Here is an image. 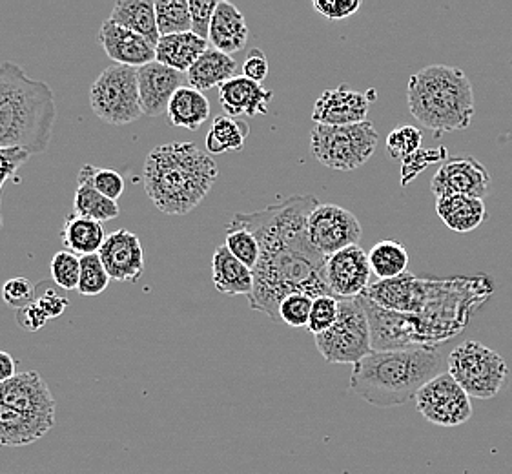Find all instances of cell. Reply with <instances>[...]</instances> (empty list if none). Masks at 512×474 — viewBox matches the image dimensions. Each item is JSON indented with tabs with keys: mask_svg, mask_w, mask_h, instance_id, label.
<instances>
[{
	"mask_svg": "<svg viewBox=\"0 0 512 474\" xmlns=\"http://www.w3.org/2000/svg\"><path fill=\"white\" fill-rule=\"evenodd\" d=\"M314 196H292L252 214H236L228 225L250 230L261 248L254 274L250 309L279 321L281 301L303 292L310 298L328 294L327 258L312 245L308 217L319 207Z\"/></svg>",
	"mask_w": 512,
	"mask_h": 474,
	"instance_id": "cell-1",
	"label": "cell"
},
{
	"mask_svg": "<svg viewBox=\"0 0 512 474\" xmlns=\"http://www.w3.org/2000/svg\"><path fill=\"white\" fill-rule=\"evenodd\" d=\"M491 294L487 278L432 281L403 274L401 278L372 283L363 296L383 309L420 316L440 341H445L465 329L474 310Z\"/></svg>",
	"mask_w": 512,
	"mask_h": 474,
	"instance_id": "cell-2",
	"label": "cell"
},
{
	"mask_svg": "<svg viewBox=\"0 0 512 474\" xmlns=\"http://www.w3.org/2000/svg\"><path fill=\"white\" fill-rule=\"evenodd\" d=\"M219 168L194 143L155 146L144 163V190L157 210L186 216L216 185Z\"/></svg>",
	"mask_w": 512,
	"mask_h": 474,
	"instance_id": "cell-3",
	"label": "cell"
},
{
	"mask_svg": "<svg viewBox=\"0 0 512 474\" xmlns=\"http://www.w3.org/2000/svg\"><path fill=\"white\" fill-rule=\"evenodd\" d=\"M445 354L438 347L372 351L354 365L350 391L374 407H398L416 398L421 387L443 374Z\"/></svg>",
	"mask_w": 512,
	"mask_h": 474,
	"instance_id": "cell-4",
	"label": "cell"
},
{
	"mask_svg": "<svg viewBox=\"0 0 512 474\" xmlns=\"http://www.w3.org/2000/svg\"><path fill=\"white\" fill-rule=\"evenodd\" d=\"M57 121L53 90L15 62L0 64V148L46 152Z\"/></svg>",
	"mask_w": 512,
	"mask_h": 474,
	"instance_id": "cell-5",
	"label": "cell"
},
{
	"mask_svg": "<svg viewBox=\"0 0 512 474\" xmlns=\"http://www.w3.org/2000/svg\"><path fill=\"white\" fill-rule=\"evenodd\" d=\"M407 103L412 117L436 135L467 130L476 114L467 73L445 64L427 66L410 77Z\"/></svg>",
	"mask_w": 512,
	"mask_h": 474,
	"instance_id": "cell-6",
	"label": "cell"
},
{
	"mask_svg": "<svg viewBox=\"0 0 512 474\" xmlns=\"http://www.w3.org/2000/svg\"><path fill=\"white\" fill-rule=\"evenodd\" d=\"M378 143V130L372 121L350 126L316 124L310 132V152L319 165L341 172H352L365 165Z\"/></svg>",
	"mask_w": 512,
	"mask_h": 474,
	"instance_id": "cell-7",
	"label": "cell"
},
{
	"mask_svg": "<svg viewBox=\"0 0 512 474\" xmlns=\"http://www.w3.org/2000/svg\"><path fill=\"white\" fill-rule=\"evenodd\" d=\"M447 372L471 398L491 400L502 392L509 367L496 351L480 341H463L447 356Z\"/></svg>",
	"mask_w": 512,
	"mask_h": 474,
	"instance_id": "cell-8",
	"label": "cell"
},
{
	"mask_svg": "<svg viewBox=\"0 0 512 474\" xmlns=\"http://www.w3.org/2000/svg\"><path fill=\"white\" fill-rule=\"evenodd\" d=\"M316 347L330 365H356L374 351L369 316L361 299H339L338 320L316 336Z\"/></svg>",
	"mask_w": 512,
	"mask_h": 474,
	"instance_id": "cell-9",
	"label": "cell"
},
{
	"mask_svg": "<svg viewBox=\"0 0 512 474\" xmlns=\"http://www.w3.org/2000/svg\"><path fill=\"white\" fill-rule=\"evenodd\" d=\"M92 110L113 126L135 123L143 117L137 68L112 64L97 77L90 92Z\"/></svg>",
	"mask_w": 512,
	"mask_h": 474,
	"instance_id": "cell-10",
	"label": "cell"
},
{
	"mask_svg": "<svg viewBox=\"0 0 512 474\" xmlns=\"http://www.w3.org/2000/svg\"><path fill=\"white\" fill-rule=\"evenodd\" d=\"M416 409L427 422L440 427H458L472 418L471 396L449 372L425 383L416 394Z\"/></svg>",
	"mask_w": 512,
	"mask_h": 474,
	"instance_id": "cell-11",
	"label": "cell"
},
{
	"mask_svg": "<svg viewBox=\"0 0 512 474\" xmlns=\"http://www.w3.org/2000/svg\"><path fill=\"white\" fill-rule=\"evenodd\" d=\"M361 234L358 217L339 205H319L308 217L310 241L325 258L359 245Z\"/></svg>",
	"mask_w": 512,
	"mask_h": 474,
	"instance_id": "cell-12",
	"label": "cell"
},
{
	"mask_svg": "<svg viewBox=\"0 0 512 474\" xmlns=\"http://www.w3.org/2000/svg\"><path fill=\"white\" fill-rule=\"evenodd\" d=\"M0 403L39 422L55 425L57 402L39 372H17L0 385Z\"/></svg>",
	"mask_w": 512,
	"mask_h": 474,
	"instance_id": "cell-13",
	"label": "cell"
},
{
	"mask_svg": "<svg viewBox=\"0 0 512 474\" xmlns=\"http://www.w3.org/2000/svg\"><path fill=\"white\" fill-rule=\"evenodd\" d=\"M372 270L369 254L359 247L345 248L327 258L325 281L328 294L336 299H358L369 290Z\"/></svg>",
	"mask_w": 512,
	"mask_h": 474,
	"instance_id": "cell-14",
	"label": "cell"
},
{
	"mask_svg": "<svg viewBox=\"0 0 512 474\" xmlns=\"http://www.w3.org/2000/svg\"><path fill=\"white\" fill-rule=\"evenodd\" d=\"M431 190L436 199L447 196L485 199L491 192V176L474 157L449 159L432 177Z\"/></svg>",
	"mask_w": 512,
	"mask_h": 474,
	"instance_id": "cell-15",
	"label": "cell"
},
{
	"mask_svg": "<svg viewBox=\"0 0 512 474\" xmlns=\"http://www.w3.org/2000/svg\"><path fill=\"white\" fill-rule=\"evenodd\" d=\"M370 101L367 93L358 92L347 84L325 90L314 104L312 119L323 126H350L369 121Z\"/></svg>",
	"mask_w": 512,
	"mask_h": 474,
	"instance_id": "cell-16",
	"label": "cell"
},
{
	"mask_svg": "<svg viewBox=\"0 0 512 474\" xmlns=\"http://www.w3.org/2000/svg\"><path fill=\"white\" fill-rule=\"evenodd\" d=\"M110 278L121 283H137L144 272V250L141 239L134 232L121 228L106 237L99 250Z\"/></svg>",
	"mask_w": 512,
	"mask_h": 474,
	"instance_id": "cell-17",
	"label": "cell"
},
{
	"mask_svg": "<svg viewBox=\"0 0 512 474\" xmlns=\"http://www.w3.org/2000/svg\"><path fill=\"white\" fill-rule=\"evenodd\" d=\"M141 108L146 117H155L168 110L174 93L188 83L186 73L175 72L161 62H150L137 68Z\"/></svg>",
	"mask_w": 512,
	"mask_h": 474,
	"instance_id": "cell-18",
	"label": "cell"
},
{
	"mask_svg": "<svg viewBox=\"0 0 512 474\" xmlns=\"http://www.w3.org/2000/svg\"><path fill=\"white\" fill-rule=\"evenodd\" d=\"M99 44L103 46L106 55L119 66L141 68L155 61L154 44L110 19L103 22L99 30Z\"/></svg>",
	"mask_w": 512,
	"mask_h": 474,
	"instance_id": "cell-19",
	"label": "cell"
},
{
	"mask_svg": "<svg viewBox=\"0 0 512 474\" xmlns=\"http://www.w3.org/2000/svg\"><path fill=\"white\" fill-rule=\"evenodd\" d=\"M274 92L263 84L254 83L243 75H236L219 88V103L228 117H257L267 115Z\"/></svg>",
	"mask_w": 512,
	"mask_h": 474,
	"instance_id": "cell-20",
	"label": "cell"
},
{
	"mask_svg": "<svg viewBox=\"0 0 512 474\" xmlns=\"http://www.w3.org/2000/svg\"><path fill=\"white\" fill-rule=\"evenodd\" d=\"M208 41L217 52L234 55L241 52L248 42V24L245 15L239 11L232 2H219L217 4Z\"/></svg>",
	"mask_w": 512,
	"mask_h": 474,
	"instance_id": "cell-21",
	"label": "cell"
},
{
	"mask_svg": "<svg viewBox=\"0 0 512 474\" xmlns=\"http://www.w3.org/2000/svg\"><path fill=\"white\" fill-rule=\"evenodd\" d=\"M208 50V41L192 31L161 37L155 46V61L175 72L188 73L199 57Z\"/></svg>",
	"mask_w": 512,
	"mask_h": 474,
	"instance_id": "cell-22",
	"label": "cell"
},
{
	"mask_svg": "<svg viewBox=\"0 0 512 474\" xmlns=\"http://www.w3.org/2000/svg\"><path fill=\"white\" fill-rule=\"evenodd\" d=\"M436 212L443 225L456 234H469L489 217L483 199L467 196H447L436 199Z\"/></svg>",
	"mask_w": 512,
	"mask_h": 474,
	"instance_id": "cell-23",
	"label": "cell"
},
{
	"mask_svg": "<svg viewBox=\"0 0 512 474\" xmlns=\"http://www.w3.org/2000/svg\"><path fill=\"white\" fill-rule=\"evenodd\" d=\"M212 276L217 292L226 296H250L254 290V274L230 250L221 245L212 258Z\"/></svg>",
	"mask_w": 512,
	"mask_h": 474,
	"instance_id": "cell-24",
	"label": "cell"
},
{
	"mask_svg": "<svg viewBox=\"0 0 512 474\" xmlns=\"http://www.w3.org/2000/svg\"><path fill=\"white\" fill-rule=\"evenodd\" d=\"M236 72L237 62L232 55L208 48L199 57V61L190 68V72L186 73V79L188 86L205 93L206 90H212L217 86L221 88L223 84L236 77Z\"/></svg>",
	"mask_w": 512,
	"mask_h": 474,
	"instance_id": "cell-25",
	"label": "cell"
},
{
	"mask_svg": "<svg viewBox=\"0 0 512 474\" xmlns=\"http://www.w3.org/2000/svg\"><path fill=\"white\" fill-rule=\"evenodd\" d=\"M110 21L134 31L154 46L161 39L155 17V2L152 0H119L113 6Z\"/></svg>",
	"mask_w": 512,
	"mask_h": 474,
	"instance_id": "cell-26",
	"label": "cell"
},
{
	"mask_svg": "<svg viewBox=\"0 0 512 474\" xmlns=\"http://www.w3.org/2000/svg\"><path fill=\"white\" fill-rule=\"evenodd\" d=\"M52 425L39 422L0 403V445L26 447L35 444L52 431Z\"/></svg>",
	"mask_w": 512,
	"mask_h": 474,
	"instance_id": "cell-27",
	"label": "cell"
},
{
	"mask_svg": "<svg viewBox=\"0 0 512 474\" xmlns=\"http://www.w3.org/2000/svg\"><path fill=\"white\" fill-rule=\"evenodd\" d=\"M106 237L103 223L93 221L90 217L77 216L75 212L66 217L62 227V245L79 258L99 254Z\"/></svg>",
	"mask_w": 512,
	"mask_h": 474,
	"instance_id": "cell-28",
	"label": "cell"
},
{
	"mask_svg": "<svg viewBox=\"0 0 512 474\" xmlns=\"http://www.w3.org/2000/svg\"><path fill=\"white\" fill-rule=\"evenodd\" d=\"M166 114H168L170 123L177 128L197 130L210 117V103H208L205 93L195 90L192 86H183L174 93Z\"/></svg>",
	"mask_w": 512,
	"mask_h": 474,
	"instance_id": "cell-29",
	"label": "cell"
},
{
	"mask_svg": "<svg viewBox=\"0 0 512 474\" xmlns=\"http://www.w3.org/2000/svg\"><path fill=\"white\" fill-rule=\"evenodd\" d=\"M370 270L378 281H390L407 274L409 252L400 241H379L369 252Z\"/></svg>",
	"mask_w": 512,
	"mask_h": 474,
	"instance_id": "cell-30",
	"label": "cell"
},
{
	"mask_svg": "<svg viewBox=\"0 0 512 474\" xmlns=\"http://www.w3.org/2000/svg\"><path fill=\"white\" fill-rule=\"evenodd\" d=\"M248 134H250L248 124L228 115H219L214 119L212 128L206 135V150L208 154L214 155L241 152Z\"/></svg>",
	"mask_w": 512,
	"mask_h": 474,
	"instance_id": "cell-31",
	"label": "cell"
},
{
	"mask_svg": "<svg viewBox=\"0 0 512 474\" xmlns=\"http://www.w3.org/2000/svg\"><path fill=\"white\" fill-rule=\"evenodd\" d=\"M75 214L82 217H90L99 223H108L121 214L117 203L99 194L88 183H77L75 192Z\"/></svg>",
	"mask_w": 512,
	"mask_h": 474,
	"instance_id": "cell-32",
	"label": "cell"
},
{
	"mask_svg": "<svg viewBox=\"0 0 512 474\" xmlns=\"http://www.w3.org/2000/svg\"><path fill=\"white\" fill-rule=\"evenodd\" d=\"M155 17L161 37L192 31L190 6L186 0H157Z\"/></svg>",
	"mask_w": 512,
	"mask_h": 474,
	"instance_id": "cell-33",
	"label": "cell"
},
{
	"mask_svg": "<svg viewBox=\"0 0 512 474\" xmlns=\"http://www.w3.org/2000/svg\"><path fill=\"white\" fill-rule=\"evenodd\" d=\"M77 183H88L92 185L99 194L112 199L117 203V199L123 196L124 179L119 172L110 170V168H97V166L84 165L79 170Z\"/></svg>",
	"mask_w": 512,
	"mask_h": 474,
	"instance_id": "cell-34",
	"label": "cell"
},
{
	"mask_svg": "<svg viewBox=\"0 0 512 474\" xmlns=\"http://www.w3.org/2000/svg\"><path fill=\"white\" fill-rule=\"evenodd\" d=\"M225 247L230 250L234 258L239 259L243 265L254 270L261 256V248L256 236L246 228L226 227Z\"/></svg>",
	"mask_w": 512,
	"mask_h": 474,
	"instance_id": "cell-35",
	"label": "cell"
},
{
	"mask_svg": "<svg viewBox=\"0 0 512 474\" xmlns=\"http://www.w3.org/2000/svg\"><path fill=\"white\" fill-rule=\"evenodd\" d=\"M110 274L106 272L99 254L81 258V279L77 292L81 296H99L110 285Z\"/></svg>",
	"mask_w": 512,
	"mask_h": 474,
	"instance_id": "cell-36",
	"label": "cell"
},
{
	"mask_svg": "<svg viewBox=\"0 0 512 474\" xmlns=\"http://www.w3.org/2000/svg\"><path fill=\"white\" fill-rule=\"evenodd\" d=\"M53 283L62 290L79 289L81 279V258L68 250H61L50 263Z\"/></svg>",
	"mask_w": 512,
	"mask_h": 474,
	"instance_id": "cell-37",
	"label": "cell"
},
{
	"mask_svg": "<svg viewBox=\"0 0 512 474\" xmlns=\"http://www.w3.org/2000/svg\"><path fill=\"white\" fill-rule=\"evenodd\" d=\"M421 141H423L421 130H418L416 126L403 124V126H398L390 132L389 137H387V150H389L392 159L405 161L407 157L420 150Z\"/></svg>",
	"mask_w": 512,
	"mask_h": 474,
	"instance_id": "cell-38",
	"label": "cell"
},
{
	"mask_svg": "<svg viewBox=\"0 0 512 474\" xmlns=\"http://www.w3.org/2000/svg\"><path fill=\"white\" fill-rule=\"evenodd\" d=\"M312 301H314V298H310L303 292L290 294L279 305V321L285 323L288 327H294V329L308 327L310 312H312Z\"/></svg>",
	"mask_w": 512,
	"mask_h": 474,
	"instance_id": "cell-39",
	"label": "cell"
},
{
	"mask_svg": "<svg viewBox=\"0 0 512 474\" xmlns=\"http://www.w3.org/2000/svg\"><path fill=\"white\" fill-rule=\"evenodd\" d=\"M339 314V299L325 294L319 296L312 301V312H310V321H308L307 329L312 332V336L316 338L319 334L327 332L336 320Z\"/></svg>",
	"mask_w": 512,
	"mask_h": 474,
	"instance_id": "cell-40",
	"label": "cell"
},
{
	"mask_svg": "<svg viewBox=\"0 0 512 474\" xmlns=\"http://www.w3.org/2000/svg\"><path fill=\"white\" fill-rule=\"evenodd\" d=\"M37 287L28 278H11L2 287V299L13 310H21L35 301Z\"/></svg>",
	"mask_w": 512,
	"mask_h": 474,
	"instance_id": "cell-41",
	"label": "cell"
},
{
	"mask_svg": "<svg viewBox=\"0 0 512 474\" xmlns=\"http://www.w3.org/2000/svg\"><path fill=\"white\" fill-rule=\"evenodd\" d=\"M445 157H447L445 148H440V150H423V148H420L418 152H414L410 157H407L405 161H401L403 163V166H401L403 185H407L410 179H416L418 174L423 172L427 166L436 163V161H441Z\"/></svg>",
	"mask_w": 512,
	"mask_h": 474,
	"instance_id": "cell-42",
	"label": "cell"
},
{
	"mask_svg": "<svg viewBox=\"0 0 512 474\" xmlns=\"http://www.w3.org/2000/svg\"><path fill=\"white\" fill-rule=\"evenodd\" d=\"M216 0H190V17H192V33L208 41V33L212 26V19L216 13Z\"/></svg>",
	"mask_w": 512,
	"mask_h": 474,
	"instance_id": "cell-43",
	"label": "cell"
},
{
	"mask_svg": "<svg viewBox=\"0 0 512 474\" xmlns=\"http://www.w3.org/2000/svg\"><path fill=\"white\" fill-rule=\"evenodd\" d=\"M312 8L327 19L341 21L354 15L361 8V2L359 0H314Z\"/></svg>",
	"mask_w": 512,
	"mask_h": 474,
	"instance_id": "cell-44",
	"label": "cell"
},
{
	"mask_svg": "<svg viewBox=\"0 0 512 474\" xmlns=\"http://www.w3.org/2000/svg\"><path fill=\"white\" fill-rule=\"evenodd\" d=\"M35 303L44 310V314L53 320L62 316V312L70 305L68 298H64L57 290L50 287V285H41L37 287V296H35Z\"/></svg>",
	"mask_w": 512,
	"mask_h": 474,
	"instance_id": "cell-45",
	"label": "cell"
},
{
	"mask_svg": "<svg viewBox=\"0 0 512 474\" xmlns=\"http://www.w3.org/2000/svg\"><path fill=\"white\" fill-rule=\"evenodd\" d=\"M30 154H26L24 150L19 148H0V190L4 183L15 177L19 166L28 161ZM0 228H2V217H0Z\"/></svg>",
	"mask_w": 512,
	"mask_h": 474,
	"instance_id": "cell-46",
	"label": "cell"
},
{
	"mask_svg": "<svg viewBox=\"0 0 512 474\" xmlns=\"http://www.w3.org/2000/svg\"><path fill=\"white\" fill-rule=\"evenodd\" d=\"M243 77L254 81V83L263 84L268 77V59L265 53L259 48L250 50L243 62Z\"/></svg>",
	"mask_w": 512,
	"mask_h": 474,
	"instance_id": "cell-47",
	"label": "cell"
},
{
	"mask_svg": "<svg viewBox=\"0 0 512 474\" xmlns=\"http://www.w3.org/2000/svg\"><path fill=\"white\" fill-rule=\"evenodd\" d=\"M50 318L44 314V310L33 301L30 305H26L24 309L17 310V323L19 327L28 332H39L46 327V323Z\"/></svg>",
	"mask_w": 512,
	"mask_h": 474,
	"instance_id": "cell-48",
	"label": "cell"
},
{
	"mask_svg": "<svg viewBox=\"0 0 512 474\" xmlns=\"http://www.w3.org/2000/svg\"><path fill=\"white\" fill-rule=\"evenodd\" d=\"M17 374V361L6 351H0V385Z\"/></svg>",
	"mask_w": 512,
	"mask_h": 474,
	"instance_id": "cell-49",
	"label": "cell"
}]
</instances>
